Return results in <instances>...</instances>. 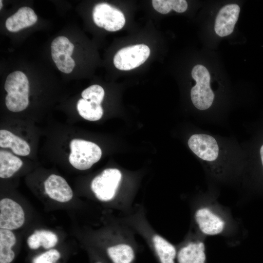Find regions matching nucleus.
<instances>
[{"instance_id":"f257e3e1","label":"nucleus","mask_w":263,"mask_h":263,"mask_svg":"<svg viewBox=\"0 0 263 263\" xmlns=\"http://www.w3.org/2000/svg\"><path fill=\"white\" fill-rule=\"evenodd\" d=\"M4 89L7 92L5 104L13 112L25 110L29 105V83L26 75L21 71H15L7 77Z\"/></svg>"},{"instance_id":"f03ea898","label":"nucleus","mask_w":263,"mask_h":263,"mask_svg":"<svg viewBox=\"0 0 263 263\" xmlns=\"http://www.w3.org/2000/svg\"><path fill=\"white\" fill-rule=\"evenodd\" d=\"M191 76L196 82L190 91L191 101L197 109L207 110L214 99V94L210 86L209 72L204 65L197 64L192 69Z\"/></svg>"},{"instance_id":"7ed1b4c3","label":"nucleus","mask_w":263,"mask_h":263,"mask_svg":"<svg viewBox=\"0 0 263 263\" xmlns=\"http://www.w3.org/2000/svg\"><path fill=\"white\" fill-rule=\"evenodd\" d=\"M69 161L75 168L86 170L98 162L102 155L100 148L89 141L74 139L70 143Z\"/></svg>"},{"instance_id":"20e7f679","label":"nucleus","mask_w":263,"mask_h":263,"mask_svg":"<svg viewBox=\"0 0 263 263\" xmlns=\"http://www.w3.org/2000/svg\"><path fill=\"white\" fill-rule=\"evenodd\" d=\"M122 178L120 171L114 168L104 169L92 180L91 188L95 197L108 202L115 196Z\"/></svg>"},{"instance_id":"39448f33","label":"nucleus","mask_w":263,"mask_h":263,"mask_svg":"<svg viewBox=\"0 0 263 263\" xmlns=\"http://www.w3.org/2000/svg\"><path fill=\"white\" fill-rule=\"evenodd\" d=\"M150 54L149 47L145 44H136L119 50L113 57L115 67L120 70L129 71L144 63Z\"/></svg>"},{"instance_id":"423d86ee","label":"nucleus","mask_w":263,"mask_h":263,"mask_svg":"<svg viewBox=\"0 0 263 263\" xmlns=\"http://www.w3.org/2000/svg\"><path fill=\"white\" fill-rule=\"evenodd\" d=\"M93 19L97 26L110 32L120 30L125 23L123 13L106 2L99 3L94 6Z\"/></svg>"},{"instance_id":"0eeeda50","label":"nucleus","mask_w":263,"mask_h":263,"mask_svg":"<svg viewBox=\"0 0 263 263\" xmlns=\"http://www.w3.org/2000/svg\"><path fill=\"white\" fill-rule=\"evenodd\" d=\"M25 213L22 207L16 201L8 198L0 201V228L13 230L24 224Z\"/></svg>"},{"instance_id":"6e6552de","label":"nucleus","mask_w":263,"mask_h":263,"mask_svg":"<svg viewBox=\"0 0 263 263\" xmlns=\"http://www.w3.org/2000/svg\"><path fill=\"white\" fill-rule=\"evenodd\" d=\"M188 144L192 152L201 159L211 162L219 154V146L216 139L208 134H195L189 138Z\"/></svg>"},{"instance_id":"1a4fd4ad","label":"nucleus","mask_w":263,"mask_h":263,"mask_svg":"<svg viewBox=\"0 0 263 263\" xmlns=\"http://www.w3.org/2000/svg\"><path fill=\"white\" fill-rule=\"evenodd\" d=\"M240 12V6L236 3L224 6L218 12L214 24V31L221 37L227 36L233 31Z\"/></svg>"},{"instance_id":"9d476101","label":"nucleus","mask_w":263,"mask_h":263,"mask_svg":"<svg viewBox=\"0 0 263 263\" xmlns=\"http://www.w3.org/2000/svg\"><path fill=\"white\" fill-rule=\"evenodd\" d=\"M45 193L52 199L60 203H66L73 197V192L66 180L62 177L52 174L44 182Z\"/></svg>"},{"instance_id":"9b49d317","label":"nucleus","mask_w":263,"mask_h":263,"mask_svg":"<svg viewBox=\"0 0 263 263\" xmlns=\"http://www.w3.org/2000/svg\"><path fill=\"white\" fill-rule=\"evenodd\" d=\"M195 220L201 232L207 235L218 234L224 228V221L206 207L197 210Z\"/></svg>"},{"instance_id":"f8f14e48","label":"nucleus","mask_w":263,"mask_h":263,"mask_svg":"<svg viewBox=\"0 0 263 263\" xmlns=\"http://www.w3.org/2000/svg\"><path fill=\"white\" fill-rule=\"evenodd\" d=\"M37 20V16L34 10L24 6L6 19L5 26L8 31L16 32L33 25Z\"/></svg>"},{"instance_id":"ddd939ff","label":"nucleus","mask_w":263,"mask_h":263,"mask_svg":"<svg viewBox=\"0 0 263 263\" xmlns=\"http://www.w3.org/2000/svg\"><path fill=\"white\" fill-rule=\"evenodd\" d=\"M177 263H206L203 242H190L181 247L177 253Z\"/></svg>"},{"instance_id":"4468645a","label":"nucleus","mask_w":263,"mask_h":263,"mask_svg":"<svg viewBox=\"0 0 263 263\" xmlns=\"http://www.w3.org/2000/svg\"><path fill=\"white\" fill-rule=\"evenodd\" d=\"M152 243L159 263H176L177 251L175 246L159 234L152 236Z\"/></svg>"},{"instance_id":"2eb2a0df","label":"nucleus","mask_w":263,"mask_h":263,"mask_svg":"<svg viewBox=\"0 0 263 263\" xmlns=\"http://www.w3.org/2000/svg\"><path fill=\"white\" fill-rule=\"evenodd\" d=\"M0 147L10 148L15 154L23 156L29 155L31 151L25 140L6 130L0 131Z\"/></svg>"},{"instance_id":"dca6fc26","label":"nucleus","mask_w":263,"mask_h":263,"mask_svg":"<svg viewBox=\"0 0 263 263\" xmlns=\"http://www.w3.org/2000/svg\"><path fill=\"white\" fill-rule=\"evenodd\" d=\"M58 242V237L54 232L45 229L36 230L27 238V243L32 250L40 247L47 250L53 248Z\"/></svg>"},{"instance_id":"f3484780","label":"nucleus","mask_w":263,"mask_h":263,"mask_svg":"<svg viewBox=\"0 0 263 263\" xmlns=\"http://www.w3.org/2000/svg\"><path fill=\"white\" fill-rule=\"evenodd\" d=\"M106 253L112 263H133L135 254L133 247L125 243H119L107 247Z\"/></svg>"},{"instance_id":"a211bd4d","label":"nucleus","mask_w":263,"mask_h":263,"mask_svg":"<svg viewBox=\"0 0 263 263\" xmlns=\"http://www.w3.org/2000/svg\"><path fill=\"white\" fill-rule=\"evenodd\" d=\"M17 242L15 235L12 230L0 229V263H12L16 253L13 249Z\"/></svg>"},{"instance_id":"6ab92c4d","label":"nucleus","mask_w":263,"mask_h":263,"mask_svg":"<svg viewBox=\"0 0 263 263\" xmlns=\"http://www.w3.org/2000/svg\"><path fill=\"white\" fill-rule=\"evenodd\" d=\"M23 162L18 157L11 152L0 151V177L3 179L12 176L22 167Z\"/></svg>"},{"instance_id":"aec40b11","label":"nucleus","mask_w":263,"mask_h":263,"mask_svg":"<svg viewBox=\"0 0 263 263\" xmlns=\"http://www.w3.org/2000/svg\"><path fill=\"white\" fill-rule=\"evenodd\" d=\"M76 109L82 117L89 121H94L99 120L103 113V110L101 104L83 98L78 100L76 104Z\"/></svg>"},{"instance_id":"412c9836","label":"nucleus","mask_w":263,"mask_h":263,"mask_svg":"<svg viewBox=\"0 0 263 263\" xmlns=\"http://www.w3.org/2000/svg\"><path fill=\"white\" fill-rule=\"evenodd\" d=\"M152 4L157 12L165 14L173 10L178 13H183L188 8V3L185 0H153Z\"/></svg>"},{"instance_id":"4be33fe9","label":"nucleus","mask_w":263,"mask_h":263,"mask_svg":"<svg viewBox=\"0 0 263 263\" xmlns=\"http://www.w3.org/2000/svg\"><path fill=\"white\" fill-rule=\"evenodd\" d=\"M61 257V252L53 248L34 256L31 263H58Z\"/></svg>"},{"instance_id":"5701e85b","label":"nucleus","mask_w":263,"mask_h":263,"mask_svg":"<svg viewBox=\"0 0 263 263\" xmlns=\"http://www.w3.org/2000/svg\"><path fill=\"white\" fill-rule=\"evenodd\" d=\"M104 94L105 92L103 88L99 85L94 84L83 91L81 93V96L84 99L101 104Z\"/></svg>"},{"instance_id":"b1692460","label":"nucleus","mask_w":263,"mask_h":263,"mask_svg":"<svg viewBox=\"0 0 263 263\" xmlns=\"http://www.w3.org/2000/svg\"><path fill=\"white\" fill-rule=\"evenodd\" d=\"M260 154L262 165L263 166V145L261 146L260 149Z\"/></svg>"},{"instance_id":"393cba45","label":"nucleus","mask_w":263,"mask_h":263,"mask_svg":"<svg viewBox=\"0 0 263 263\" xmlns=\"http://www.w3.org/2000/svg\"><path fill=\"white\" fill-rule=\"evenodd\" d=\"M94 263H105L101 261H96Z\"/></svg>"},{"instance_id":"a878e982","label":"nucleus","mask_w":263,"mask_h":263,"mask_svg":"<svg viewBox=\"0 0 263 263\" xmlns=\"http://www.w3.org/2000/svg\"><path fill=\"white\" fill-rule=\"evenodd\" d=\"M2 7V1L0 0V9H1Z\"/></svg>"}]
</instances>
